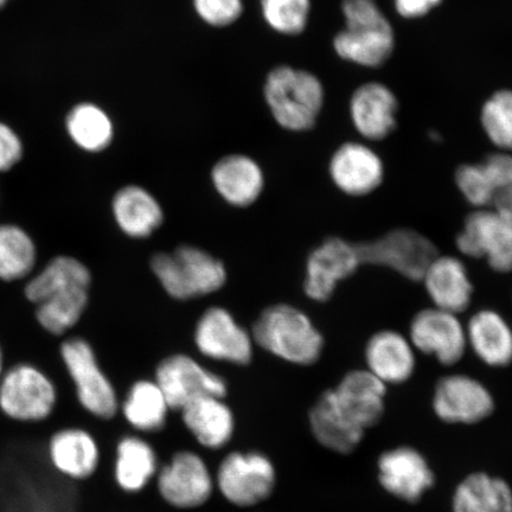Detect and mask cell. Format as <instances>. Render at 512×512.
I'll use <instances>...</instances> for the list:
<instances>
[{
  "label": "cell",
  "instance_id": "6da1fadb",
  "mask_svg": "<svg viewBox=\"0 0 512 512\" xmlns=\"http://www.w3.org/2000/svg\"><path fill=\"white\" fill-rule=\"evenodd\" d=\"M92 273L73 256H56L25 286V297L36 304L42 328L63 335L80 322L89 302Z\"/></svg>",
  "mask_w": 512,
  "mask_h": 512
},
{
  "label": "cell",
  "instance_id": "7a4b0ae2",
  "mask_svg": "<svg viewBox=\"0 0 512 512\" xmlns=\"http://www.w3.org/2000/svg\"><path fill=\"white\" fill-rule=\"evenodd\" d=\"M255 345L294 366H312L324 350V337L309 315L290 304L266 307L252 328Z\"/></svg>",
  "mask_w": 512,
  "mask_h": 512
},
{
  "label": "cell",
  "instance_id": "3957f363",
  "mask_svg": "<svg viewBox=\"0 0 512 512\" xmlns=\"http://www.w3.org/2000/svg\"><path fill=\"white\" fill-rule=\"evenodd\" d=\"M342 14L345 28L334 38L336 54L360 67H382L394 53L395 34L376 0H343Z\"/></svg>",
  "mask_w": 512,
  "mask_h": 512
},
{
  "label": "cell",
  "instance_id": "277c9868",
  "mask_svg": "<svg viewBox=\"0 0 512 512\" xmlns=\"http://www.w3.org/2000/svg\"><path fill=\"white\" fill-rule=\"evenodd\" d=\"M150 265L160 286L176 300L209 296L220 291L228 279L223 262L196 246L182 245L172 253H156Z\"/></svg>",
  "mask_w": 512,
  "mask_h": 512
},
{
  "label": "cell",
  "instance_id": "5b68a950",
  "mask_svg": "<svg viewBox=\"0 0 512 512\" xmlns=\"http://www.w3.org/2000/svg\"><path fill=\"white\" fill-rule=\"evenodd\" d=\"M264 94L274 120L291 132L315 127L325 99L323 83L315 74L290 66L268 74Z\"/></svg>",
  "mask_w": 512,
  "mask_h": 512
},
{
  "label": "cell",
  "instance_id": "8992f818",
  "mask_svg": "<svg viewBox=\"0 0 512 512\" xmlns=\"http://www.w3.org/2000/svg\"><path fill=\"white\" fill-rule=\"evenodd\" d=\"M214 476L216 491L239 509H253L266 503L278 484L273 460L258 450L228 452Z\"/></svg>",
  "mask_w": 512,
  "mask_h": 512
},
{
  "label": "cell",
  "instance_id": "52a82bcc",
  "mask_svg": "<svg viewBox=\"0 0 512 512\" xmlns=\"http://www.w3.org/2000/svg\"><path fill=\"white\" fill-rule=\"evenodd\" d=\"M61 357L83 411L102 421L114 419L120 406L117 389L100 367L92 345L80 337L69 338L61 345Z\"/></svg>",
  "mask_w": 512,
  "mask_h": 512
},
{
  "label": "cell",
  "instance_id": "ba28073f",
  "mask_svg": "<svg viewBox=\"0 0 512 512\" xmlns=\"http://www.w3.org/2000/svg\"><path fill=\"white\" fill-rule=\"evenodd\" d=\"M57 403L55 383L32 364H17L0 377V412L11 421L40 424L51 418Z\"/></svg>",
  "mask_w": 512,
  "mask_h": 512
},
{
  "label": "cell",
  "instance_id": "9c48e42d",
  "mask_svg": "<svg viewBox=\"0 0 512 512\" xmlns=\"http://www.w3.org/2000/svg\"><path fill=\"white\" fill-rule=\"evenodd\" d=\"M158 496L176 510H196L213 498L215 476L200 453L182 450L159 467L155 479Z\"/></svg>",
  "mask_w": 512,
  "mask_h": 512
},
{
  "label": "cell",
  "instance_id": "30bf717a",
  "mask_svg": "<svg viewBox=\"0 0 512 512\" xmlns=\"http://www.w3.org/2000/svg\"><path fill=\"white\" fill-rule=\"evenodd\" d=\"M363 265L389 268L403 278L420 281L437 247L411 228H395L374 240L357 243Z\"/></svg>",
  "mask_w": 512,
  "mask_h": 512
},
{
  "label": "cell",
  "instance_id": "8fae6325",
  "mask_svg": "<svg viewBox=\"0 0 512 512\" xmlns=\"http://www.w3.org/2000/svg\"><path fill=\"white\" fill-rule=\"evenodd\" d=\"M456 245L460 254L485 260L498 273L512 271V222L495 207L472 211L457 235Z\"/></svg>",
  "mask_w": 512,
  "mask_h": 512
},
{
  "label": "cell",
  "instance_id": "7c38bea8",
  "mask_svg": "<svg viewBox=\"0 0 512 512\" xmlns=\"http://www.w3.org/2000/svg\"><path fill=\"white\" fill-rule=\"evenodd\" d=\"M194 342L208 360L245 367L252 362L255 342L251 331L221 306L204 311L197 320Z\"/></svg>",
  "mask_w": 512,
  "mask_h": 512
},
{
  "label": "cell",
  "instance_id": "4fadbf2b",
  "mask_svg": "<svg viewBox=\"0 0 512 512\" xmlns=\"http://www.w3.org/2000/svg\"><path fill=\"white\" fill-rule=\"evenodd\" d=\"M153 380L163 390L172 411L176 412L203 396L227 398L228 395L226 380L187 354L163 358Z\"/></svg>",
  "mask_w": 512,
  "mask_h": 512
},
{
  "label": "cell",
  "instance_id": "5bb4252c",
  "mask_svg": "<svg viewBox=\"0 0 512 512\" xmlns=\"http://www.w3.org/2000/svg\"><path fill=\"white\" fill-rule=\"evenodd\" d=\"M363 265L357 243L343 238L324 240L307 256L304 291L312 302L325 303L342 281Z\"/></svg>",
  "mask_w": 512,
  "mask_h": 512
},
{
  "label": "cell",
  "instance_id": "9a60e30c",
  "mask_svg": "<svg viewBox=\"0 0 512 512\" xmlns=\"http://www.w3.org/2000/svg\"><path fill=\"white\" fill-rule=\"evenodd\" d=\"M459 316L434 306L416 312L407 335L414 349L446 367L462 361L467 341L465 323Z\"/></svg>",
  "mask_w": 512,
  "mask_h": 512
},
{
  "label": "cell",
  "instance_id": "2e32d148",
  "mask_svg": "<svg viewBox=\"0 0 512 512\" xmlns=\"http://www.w3.org/2000/svg\"><path fill=\"white\" fill-rule=\"evenodd\" d=\"M324 394L341 418L366 432L382 418L386 384L368 370H352Z\"/></svg>",
  "mask_w": 512,
  "mask_h": 512
},
{
  "label": "cell",
  "instance_id": "e0dca14e",
  "mask_svg": "<svg viewBox=\"0 0 512 512\" xmlns=\"http://www.w3.org/2000/svg\"><path fill=\"white\" fill-rule=\"evenodd\" d=\"M331 182L349 197H366L384 182L386 168L373 147L361 142H347L338 147L329 162Z\"/></svg>",
  "mask_w": 512,
  "mask_h": 512
},
{
  "label": "cell",
  "instance_id": "ac0fdd59",
  "mask_svg": "<svg viewBox=\"0 0 512 512\" xmlns=\"http://www.w3.org/2000/svg\"><path fill=\"white\" fill-rule=\"evenodd\" d=\"M435 414L451 424H476L494 412V398L483 383L467 375H448L435 387Z\"/></svg>",
  "mask_w": 512,
  "mask_h": 512
},
{
  "label": "cell",
  "instance_id": "d6986e66",
  "mask_svg": "<svg viewBox=\"0 0 512 512\" xmlns=\"http://www.w3.org/2000/svg\"><path fill=\"white\" fill-rule=\"evenodd\" d=\"M47 456L60 476L74 482L91 479L101 464L98 440L86 428L78 426L63 427L51 434Z\"/></svg>",
  "mask_w": 512,
  "mask_h": 512
},
{
  "label": "cell",
  "instance_id": "ffe728a7",
  "mask_svg": "<svg viewBox=\"0 0 512 512\" xmlns=\"http://www.w3.org/2000/svg\"><path fill=\"white\" fill-rule=\"evenodd\" d=\"M350 118L358 134L367 142H381L395 131L399 101L381 82L363 83L351 95Z\"/></svg>",
  "mask_w": 512,
  "mask_h": 512
},
{
  "label": "cell",
  "instance_id": "44dd1931",
  "mask_svg": "<svg viewBox=\"0 0 512 512\" xmlns=\"http://www.w3.org/2000/svg\"><path fill=\"white\" fill-rule=\"evenodd\" d=\"M420 281L432 306L438 309L462 315L472 303L475 288L459 256L435 255Z\"/></svg>",
  "mask_w": 512,
  "mask_h": 512
},
{
  "label": "cell",
  "instance_id": "7402d4cb",
  "mask_svg": "<svg viewBox=\"0 0 512 512\" xmlns=\"http://www.w3.org/2000/svg\"><path fill=\"white\" fill-rule=\"evenodd\" d=\"M179 414L185 430L206 450L221 451L232 443L236 418L226 398L203 396L188 403Z\"/></svg>",
  "mask_w": 512,
  "mask_h": 512
},
{
  "label": "cell",
  "instance_id": "603a6c76",
  "mask_svg": "<svg viewBox=\"0 0 512 512\" xmlns=\"http://www.w3.org/2000/svg\"><path fill=\"white\" fill-rule=\"evenodd\" d=\"M379 470L383 488L408 503L418 502L434 484V475L426 459L411 447H399L383 453L379 459Z\"/></svg>",
  "mask_w": 512,
  "mask_h": 512
},
{
  "label": "cell",
  "instance_id": "cb8c5ba5",
  "mask_svg": "<svg viewBox=\"0 0 512 512\" xmlns=\"http://www.w3.org/2000/svg\"><path fill=\"white\" fill-rule=\"evenodd\" d=\"M415 351L411 339L400 331H377L364 349L367 370L384 384L406 382L414 374Z\"/></svg>",
  "mask_w": 512,
  "mask_h": 512
},
{
  "label": "cell",
  "instance_id": "d4e9b609",
  "mask_svg": "<svg viewBox=\"0 0 512 512\" xmlns=\"http://www.w3.org/2000/svg\"><path fill=\"white\" fill-rule=\"evenodd\" d=\"M210 177L217 194L235 208L252 206L265 189V174L259 163L238 153L217 160Z\"/></svg>",
  "mask_w": 512,
  "mask_h": 512
},
{
  "label": "cell",
  "instance_id": "484cf974",
  "mask_svg": "<svg viewBox=\"0 0 512 512\" xmlns=\"http://www.w3.org/2000/svg\"><path fill=\"white\" fill-rule=\"evenodd\" d=\"M467 349L494 368L512 363V326L501 312L480 309L465 323Z\"/></svg>",
  "mask_w": 512,
  "mask_h": 512
},
{
  "label": "cell",
  "instance_id": "4316f807",
  "mask_svg": "<svg viewBox=\"0 0 512 512\" xmlns=\"http://www.w3.org/2000/svg\"><path fill=\"white\" fill-rule=\"evenodd\" d=\"M155 447L139 434L121 437L115 447L113 478L118 488L137 495L155 482L159 471Z\"/></svg>",
  "mask_w": 512,
  "mask_h": 512
},
{
  "label": "cell",
  "instance_id": "83f0119b",
  "mask_svg": "<svg viewBox=\"0 0 512 512\" xmlns=\"http://www.w3.org/2000/svg\"><path fill=\"white\" fill-rule=\"evenodd\" d=\"M112 214L121 233L131 239L150 238L164 222V210L157 197L136 184L126 185L114 195Z\"/></svg>",
  "mask_w": 512,
  "mask_h": 512
},
{
  "label": "cell",
  "instance_id": "f1b7e54d",
  "mask_svg": "<svg viewBox=\"0 0 512 512\" xmlns=\"http://www.w3.org/2000/svg\"><path fill=\"white\" fill-rule=\"evenodd\" d=\"M172 409L155 380H138L128 388L120 402L119 413L139 434H155L165 430Z\"/></svg>",
  "mask_w": 512,
  "mask_h": 512
},
{
  "label": "cell",
  "instance_id": "f546056e",
  "mask_svg": "<svg viewBox=\"0 0 512 512\" xmlns=\"http://www.w3.org/2000/svg\"><path fill=\"white\" fill-rule=\"evenodd\" d=\"M453 512H512V491L501 478L473 473L460 483Z\"/></svg>",
  "mask_w": 512,
  "mask_h": 512
},
{
  "label": "cell",
  "instance_id": "4dcf8cb0",
  "mask_svg": "<svg viewBox=\"0 0 512 512\" xmlns=\"http://www.w3.org/2000/svg\"><path fill=\"white\" fill-rule=\"evenodd\" d=\"M309 424L318 444L336 453H351L364 437V431L341 418L324 393L311 408Z\"/></svg>",
  "mask_w": 512,
  "mask_h": 512
},
{
  "label": "cell",
  "instance_id": "1f68e13d",
  "mask_svg": "<svg viewBox=\"0 0 512 512\" xmlns=\"http://www.w3.org/2000/svg\"><path fill=\"white\" fill-rule=\"evenodd\" d=\"M67 130L80 149L92 153L105 151L114 138L111 118L100 107L92 104L76 106L69 113Z\"/></svg>",
  "mask_w": 512,
  "mask_h": 512
},
{
  "label": "cell",
  "instance_id": "d6a6232c",
  "mask_svg": "<svg viewBox=\"0 0 512 512\" xmlns=\"http://www.w3.org/2000/svg\"><path fill=\"white\" fill-rule=\"evenodd\" d=\"M36 245L24 229L0 224V280L28 277L36 265Z\"/></svg>",
  "mask_w": 512,
  "mask_h": 512
},
{
  "label": "cell",
  "instance_id": "836d02e7",
  "mask_svg": "<svg viewBox=\"0 0 512 512\" xmlns=\"http://www.w3.org/2000/svg\"><path fill=\"white\" fill-rule=\"evenodd\" d=\"M485 136L497 151L512 152V91L499 89L490 96L480 112Z\"/></svg>",
  "mask_w": 512,
  "mask_h": 512
},
{
  "label": "cell",
  "instance_id": "e575fe53",
  "mask_svg": "<svg viewBox=\"0 0 512 512\" xmlns=\"http://www.w3.org/2000/svg\"><path fill=\"white\" fill-rule=\"evenodd\" d=\"M262 16L281 35L302 34L309 23L311 0H260Z\"/></svg>",
  "mask_w": 512,
  "mask_h": 512
},
{
  "label": "cell",
  "instance_id": "d590c367",
  "mask_svg": "<svg viewBox=\"0 0 512 512\" xmlns=\"http://www.w3.org/2000/svg\"><path fill=\"white\" fill-rule=\"evenodd\" d=\"M464 200L475 209L494 207L498 191L482 162L460 165L454 176Z\"/></svg>",
  "mask_w": 512,
  "mask_h": 512
},
{
  "label": "cell",
  "instance_id": "8d00e7d4",
  "mask_svg": "<svg viewBox=\"0 0 512 512\" xmlns=\"http://www.w3.org/2000/svg\"><path fill=\"white\" fill-rule=\"evenodd\" d=\"M196 14L215 28L228 27L241 17L242 0H192Z\"/></svg>",
  "mask_w": 512,
  "mask_h": 512
},
{
  "label": "cell",
  "instance_id": "74e56055",
  "mask_svg": "<svg viewBox=\"0 0 512 512\" xmlns=\"http://www.w3.org/2000/svg\"><path fill=\"white\" fill-rule=\"evenodd\" d=\"M482 164L494 182L498 195L512 188V152L491 153Z\"/></svg>",
  "mask_w": 512,
  "mask_h": 512
},
{
  "label": "cell",
  "instance_id": "f35d334b",
  "mask_svg": "<svg viewBox=\"0 0 512 512\" xmlns=\"http://www.w3.org/2000/svg\"><path fill=\"white\" fill-rule=\"evenodd\" d=\"M23 146L21 139L9 126L0 123V172L14 168L21 160Z\"/></svg>",
  "mask_w": 512,
  "mask_h": 512
},
{
  "label": "cell",
  "instance_id": "ab89813d",
  "mask_svg": "<svg viewBox=\"0 0 512 512\" xmlns=\"http://www.w3.org/2000/svg\"><path fill=\"white\" fill-rule=\"evenodd\" d=\"M444 0H393L395 11L406 19L425 17Z\"/></svg>",
  "mask_w": 512,
  "mask_h": 512
},
{
  "label": "cell",
  "instance_id": "60d3db41",
  "mask_svg": "<svg viewBox=\"0 0 512 512\" xmlns=\"http://www.w3.org/2000/svg\"><path fill=\"white\" fill-rule=\"evenodd\" d=\"M494 207L499 211H502V213L505 216H508L512 222V188L503 191L502 194L497 196Z\"/></svg>",
  "mask_w": 512,
  "mask_h": 512
},
{
  "label": "cell",
  "instance_id": "b9f144b4",
  "mask_svg": "<svg viewBox=\"0 0 512 512\" xmlns=\"http://www.w3.org/2000/svg\"><path fill=\"white\" fill-rule=\"evenodd\" d=\"M4 374V357L2 348H0V377Z\"/></svg>",
  "mask_w": 512,
  "mask_h": 512
},
{
  "label": "cell",
  "instance_id": "7bdbcfd3",
  "mask_svg": "<svg viewBox=\"0 0 512 512\" xmlns=\"http://www.w3.org/2000/svg\"><path fill=\"white\" fill-rule=\"evenodd\" d=\"M6 3V0H0V8Z\"/></svg>",
  "mask_w": 512,
  "mask_h": 512
}]
</instances>
